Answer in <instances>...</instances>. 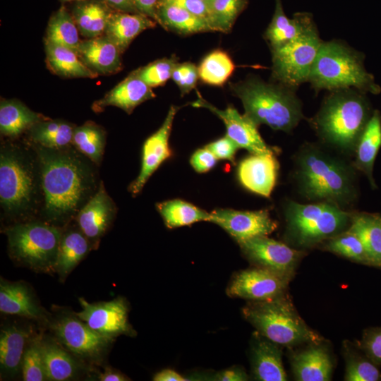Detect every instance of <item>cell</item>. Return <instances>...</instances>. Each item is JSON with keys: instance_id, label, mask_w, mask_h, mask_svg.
<instances>
[{"instance_id": "obj_1", "label": "cell", "mask_w": 381, "mask_h": 381, "mask_svg": "<svg viewBox=\"0 0 381 381\" xmlns=\"http://www.w3.org/2000/svg\"><path fill=\"white\" fill-rule=\"evenodd\" d=\"M34 145L40 167L43 215L50 224L68 222L77 216L99 187L95 164L69 145Z\"/></svg>"}, {"instance_id": "obj_2", "label": "cell", "mask_w": 381, "mask_h": 381, "mask_svg": "<svg viewBox=\"0 0 381 381\" xmlns=\"http://www.w3.org/2000/svg\"><path fill=\"white\" fill-rule=\"evenodd\" d=\"M356 169L321 146L308 144L295 157L294 178L307 200L327 202L344 209L358 196Z\"/></svg>"}, {"instance_id": "obj_3", "label": "cell", "mask_w": 381, "mask_h": 381, "mask_svg": "<svg viewBox=\"0 0 381 381\" xmlns=\"http://www.w3.org/2000/svg\"><path fill=\"white\" fill-rule=\"evenodd\" d=\"M365 95L353 88L331 91L311 121L321 140L339 152L354 155L372 116Z\"/></svg>"}, {"instance_id": "obj_4", "label": "cell", "mask_w": 381, "mask_h": 381, "mask_svg": "<svg viewBox=\"0 0 381 381\" xmlns=\"http://www.w3.org/2000/svg\"><path fill=\"white\" fill-rule=\"evenodd\" d=\"M36 152V151H35ZM43 201L38 157L18 144L2 145L0 152V201L6 216L31 215Z\"/></svg>"}, {"instance_id": "obj_5", "label": "cell", "mask_w": 381, "mask_h": 381, "mask_svg": "<svg viewBox=\"0 0 381 381\" xmlns=\"http://www.w3.org/2000/svg\"><path fill=\"white\" fill-rule=\"evenodd\" d=\"M230 85L243 104L244 115L258 126L265 124L273 130L290 133L304 119L294 90L256 76Z\"/></svg>"}, {"instance_id": "obj_6", "label": "cell", "mask_w": 381, "mask_h": 381, "mask_svg": "<svg viewBox=\"0 0 381 381\" xmlns=\"http://www.w3.org/2000/svg\"><path fill=\"white\" fill-rule=\"evenodd\" d=\"M316 91L353 88L379 94L380 86L363 65L362 54L337 40L322 42L308 81Z\"/></svg>"}, {"instance_id": "obj_7", "label": "cell", "mask_w": 381, "mask_h": 381, "mask_svg": "<svg viewBox=\"0 0 381 381\" xmlns=\"http://www.w3.org/2000/svg\"><path fill=\"white\" fill-rule=\"evenodd\" d=\"M243 314L260 335L279 346L318 344L322 341L300 317L286 293L266 301H250Z\"/></svg>"}, {"instance_id": "obj_8", "label": "cell", "mask_w": 381, "mask_h": 381, "mask_svg": "<svg viewBox=\"0 0 381 381\" xmlns=\"http://www.w3.org/2000/svg\"><path fill=\"white\" fill-rule=\"evenodd\" d=\"M286 236L294 245L310 248L348 229L351 212L327 202L289 201L284 210Z\"/></svg>"}, {"instance_id": "obj_9", "label": "cell", "mask_w": 381, "mask_h": 381, "mask_svg": "<svg viewBox=\"0 0 381 381\" xmlns=\"http://www.w3.org/2000/svg\"><path fill=\"white\" fill-rule=\"evenodd\" d=\"M11 257L35 272H56L55 265L63 231L52 224L28 222L6 229Z\"/></svg>"}, {"instance_id": "obj_10", "label": "cell", "mask_w": 381, "mask_h": 381, "mask_svg": "<svg viewBox=\"0 0 381 381\" xmlns=\"http://www.w3.org/2000/svg\"><path fill=\"white\" fill-rule=\"evenodd\" d=\"M322 42L315 24L298 38L271 49L274 82L294 90L308 82Z\"/></svg>"}, {"instance_id": "obj_11", "label": "cell", "mask_w": 381, "mask_h": 381, "mask_svg": "<svg viewBox=\"0 0 381 381\" xmlns=\"http://www.w3.org/2000/svg\"><path fill=\"white\" fill-rule=\"evenodd\" d=\"M52 329L59 341L78 358L98 361L112 339L101 335L75 315H65L54 320Z\"/></svg>"}, {"instance_id": "obj_12", "label": "cell", "mask_w": 381, "mask_h": 381, "mask_svg": "<svg viewBox=\"0 0 381 381\" xmlns=\"http://www.w3.org/2000/svg\"><path fill=\"white\" fill-rule=\"evenodd\" d=\"M238 243L246 257L258 267L290 280L303 255L301 251L267 236L251 238Z\"/></svg>"}, {"instance_id": "obj_13", "label": "cell", "mask_w": 381, "mask_h": 381, "mask_svg": "<svg viewBox=\"0 0 381 381\" xmlns=\"http://www.w3.org/2000/svg\"><path fill=\"white\" fill-rule=\"evenodd\" d=\"M78 300L81 310L75 315L94 331L112 340L119 335L135 334L128 322V305L123 298L97 303H89L83 298Z\"/></svg>"}, {"instance_id": "obj_14", "label": "cell", "mask_w": 381, "mask_h": 381, "mask_svg": "<svg viewBox=\"0 0 381 381\" xmlns=\"http://www.w3.org/2000/svg\"><path fill=\"white\" fill-rule=\"evenodd\" d=\"M197 93L198 99L191 105L207 109L217 115L226 126V135L233 140L239 148H244L251 154L276 155L278 152L277 149L265 143L258 130V126L244 114H239L232 105H229L224 110L219 109L206 101L199 92Z\"/></svg>"}, {"instance_id": "obj_15", "label": "cell", "mask_w": 381, "mask_h": 381, "mask_svg": "<svg viewBox=\"0 0 381 381\" xmlns=\"http://www.w3.org/2000/svg\"><path fill=\"white\" fill-rule=\"evenodd\" d=\"M290 279L265 268L256 267L237 273L229 284V296L250 301L269 300L286 293Z\"/></svg>"}, {"instance_id": "obj_16", "label": "cell", "mask_w": 381, "mask_h": 381, "mask_svg": "<svg viewBox=\"0 0 381 381\" xmlns=\"http://www.w3.org/2000/svg\"><path fill=\"white\" fill-rule=\"evenodd\" d=\"M210 214V222L222 227L237 243L268 236L277 228V222L265 209L255 211L216 209Z\"/></svg>"}, {"instance_id": "obj_17", "label": "cell", "mask_w": 381, "mask_h": 381, "mask_svg": "<svg viewBox=\"0 0 381 381\" xmlns=\"http://www.w3.org/2000/svg\"><path fill=\"white\" fill-rule=\"evenodd\" d=\"M179 109V107L171 105L162 125L145 140L142 148L140 171L128 186V191L133 196L141 192L152 174L172 155L169 140L174 119Z\"/></svg>"}, {"instance_id": "obj_18", "label": "cell", "mask_w": 381, "mask_h": 381, "mask_svg": "<svg viewBox=\"0 0 381 381\" xmlns=\"http://www.w3.org/2000/svg\"><path fill=\"white\" fill-rule=\"evenodd\" d=\"M116 212V205L100 181L95 193L77 214L79 229L91 245L97 244L111 225Z\"/></svg>"}, {"instance_id": "obj_19", "label": "cell", "mask_w": 381, "mask_h": 381, "mask_svg": "<svg viewBox=\"0 0 381 381\" xmlns=\"http://www.w3.org/2000/svg\"><path fill=\"white\" fill-rule=\"evenodd\" d=\"M278 169L275 155L251 154L238 164L237 176L246 189L268 198L275 186Z\"/></svg>"}, {"instance_id": "obj_20", "label": "cell", "mask_w": 381, "mask_h": 381, "mask_svg": "<svg viewBox=\"0 0 381 381\" xmlns=\"http://www.w3.org/2000/svg\"><path fill=\"white\" fill-rule=\"evenodd\" d=\"M155 97L156 95L152 88L138 77L133 71L103 97L94 102L92 109L99 113L106 107L113 106L130 114L136 107Z\"/></svg>"}, {"instance_id": "obj_21", "label": "cell", "mask_w": 381, "mask_h": 381, "mask_svg": "<svg viewBox=\"0 0 381 381\" xmlns=\"http://www.w3.org/2000/svg\"><path fill=\"white\" fill-rule=\"evenodd\" d=\"M77 54L83 63L98 76L116 73L123 67L122 54L105 35L81 40Z\"/></svg>"}, {"instance_id": "obj_22", "label": "cell", "mask_w": 381, "mask_h": 381, "mask_svg": "<svg viewBox=\"0 0 381 381\" xmlns=\"http://www.w3.org/2000/svg\"><path fill=\"white\" fill-rule=\"evenodd\" d=\"M314 25L312 16L308 13H297L292 18H288L282 0H275L274 13L264 36L270 49H274L298 38Z\"/></svg>"}, {"instance_id": "obj_23", "label": "cell", "mask_w": 381, "mask_h": 381, "mask_svg": "<svg viewBox=\"0 0 381 381\" xmlns=\"http://www.w3.org/2000/svg\"><path fill=\"white\" fill-rule=\"evenodd\" d=\"M291 364L294 377L298 381H328L331 380L333 364L327 350L321 344L291 356Z\"/></svg>"}, {"instance_id": "obj_24", "label": "cell", "mask_w": 381, "mask_h": 381, "mask_svg": "<svg viewBox=\"0 0 381 381\" xmlns=\"http://www.w3.org/2000/svg\"><path fill=\"white\" fill-rule=\"evenodd\" d=\"M157 23L142 13L114 11L104 34L123 54L142 32L156 27Z\"/></svg>"}, {"instance_id": "obj_25", "label": "cell", "mask_w": 381, "mask_h": 381, "mask_svg": "<svg viewBox=\"0 0 381 381\" xmlns=\"http://www.w3.org/2000/svg\"><path fill=\"white\" fill-rule=\"evenodd\" d=\"M380 147L381 114L378 110H375L358 140L353 163L356 169L367 177L372 188H377L373 177V167Z\"/></svg>"}, {"instance_id": "obj_26", "label": "cell", "mask_w": 381, "mask_h": 381, "mask_svg": "<svg viewBox=\"0 0 381 381\" xmlns=\"http://www.w3.org/2000/svg\"><path fill=\"white\" fill-rule=\"evenodd\" d=\"M0 310L3 313L16 315L32 320H42L44 312L26 285L1 279Z\"/></svg>"}, {"instance_id": "obj_27", "label": "cell", "mask_w": 381, "mask_h": 381, "mask_svg": "<svg viewBox=\"0 0 381 381\" xmlns=\"http://www.w3.org/2000/svg\"><path fill=\"white\" fill-rule=\"evenodd\" d=\"M114 11L102 0H81L73 2L70 12L79 33L90 39L104 34Z\"/></svg>"}, {"instance_id": "obj_28", "label": "cell", "mask_w": 381, "mask_h": 381, "mask_svg": "<svg viewBox=\"0 0 381 381\" xmlns=\"http://www.w3.org/2000/svg\"><path fill=\"white\" fill-rule=\"evenodd\" d=\"M279 346L267 339H257L252 351V370L255 380L260 381L287 380L282 363V352Z\"/></svg>"}, {"instance_id": "obj_29", "label": "cell", "mask_w": 381, "mask_h": 381, "mask_svg": "<svg viewBox=\"0 0 381 381\" xmlns=\"http://www.w3.org/2000/svg\"><path fill=\"white\" fill-rule=\"evenodd\" d=\"M348 230L362 241L368 255L370 265L380 267L381 264V213L351 212Z\"/></svg>"}, {"instance_id": "obj_30", "label": "cell", "mask_w": 381, "mask_h": 381, "mask_svg": "<svg viewBox=\"0 0 381 381\" xmlns=\"http://www.w3.org/2000/svg\"><path fill=\"white\" fill-rule=\"evenodd\" d=\"M47 119L18 99H1L0 131L4 136L11 138L18 137L36 123Z\"/></svg>"}, {"instance_id": "obj_31", "label": "cell", "mask_w": 381, "mask_h": 381, "mask_svg": "<svg viewBox=\"0 0 381 381\" xmlns=\"http://www.w3.org/2000/svg\"><path fill=\"white\" fill-rule=\"evenodd\" d=\"M46 64L54 74L65 78H95L98 75L90 70L78 54L67 47L44 42Z\"/></svg>"}, {"instance_id": "obj_32", "label": "cell", "mask_w": 381, "mask_h": 381, "mask_svg": "<svg viewBox=\"0 0 381 381\" xmlns=\"http://www.w3.org/2000/svg\"><path fill=\"white\" fill-rule=\"evenodd\" d=\"M156 13L157 23L168 31L181 35L212 32L205 21L174 4L158 1Z\"/></svg>"}, {"instance_id": "obj_33", "label": "cell", "mask_w": 381, "mask_h": 381, "mask_svg": "<svg viewBox=\"0 0 381 381\" xmlns=\"http://www.w3.org/2000/svg\"><path fill=\"white\" fill-rule=\"evenodd\" d=\"M91 247V243L80 229L63 232L55 265V270L61 279L66 278L87 255Z\"/></svg>"}, {"instance_id": "obj_34", "label": "cell", "mask_w": 381, "mask_h": 381, "mask_svg": "<svg viewBox=\"0 0 381 381\" xmlns=\"http://www.w3.org/2000/svg\"><path fill=\"white\" fill-rule=\"evenodd\" d=\"M28 332L16 326L1 329L0 334V366L1 372L14 375L21 368Z\"/></svg>"}, {"instance_id": "obj_35", "label": "cell", "mask_w": 381, "mask_h": 381, "mask_svg": "<svg viewBox=\"0 0 381 381\" xmlns=\"http://www.w3.org/2000/svg\"><path fill=\"white\" fill-rule=\"evenodd\" d=\"M75 126L64 120L47 119L34 124L27 132L35 145L47 148H61L72 143Z\"/></svg>"}, {"instance_id": "obj_36", "label": "cell", "mask_w": 381, "mask_h": 381, "mask_svg": "<svg viewBox=\"0 0 381 381\" xmlns=\"http://www.w3.org/2000/svg\"><path fill=\"white\" fill-rule=\"evenodd\" d=\"M78 33L70 11L62 4L49 19L44 42L67 47L77 53L81 42Z\"/></svg>"}, {"instance_id": "obj_37", "label": "cell", "mask_w": 381, "mask_h": 381, "mask_svg": "<svg viewBox=\"0 0 381 381\" xmlns=\"http://www.w3.org/2000/svg\"><path fill=\"white\" fill-rule=\"evenodd\" d=\"M42 349L47 380L64 381L77 375V362L58 344L42 339Z\"/></svg>"}, {"instance_id": "obj_38", "label": "cell", "mask_w": 381, "mask_h": 381, "mask_svg": "<svg viewBox=\"0 0 381 381\" xmlns=\"http://www.w3.org/2000/svg\"><path fill=\"white\" fill-rule=\"evenodd\" d=\"M156 208L169 229L211 220L210 212L181 199L169 200L157 203Z\"/></svg>"}, {"instance_id": "obj_39", "label": "cell", "mask_w": 381, "mask_h": 381, "mask_svg": "<svg viewBox=\"0 0 381 381\" xmlns=\"http://www.w3.org/2000/svg\"><path fill=\"white\" fill-rule=\"evenodd\" d=\"M106 136V131L102 126L88 121L75 127L72 144L93 163L99 165L104 154Z\"/></svg>"}, {"instance_id": "obj_40", "label": "cell", "mask_w": 381, "mask_h": 381, "mask_svg": "<svg viewBox=\"0 0 381 381\" xmlns=\"http://www.w3.org/2000/svg\"><path fill=\"white\" fill-rule=\"evenodd\" d=\"M235 65L230 56L221 49L209 53L198 66L199 78L205 84L222 86L232 75Z\"/></svg>"}, {"instance_id": "obj_41", "label": "cell", "mask_w": 381, "mask_h": 381, "mask_svg": "<svg viewBox=\"0 0 381 381\" xmlns=\"http://www.w3.org/2000/svg\"><path fill=\"white\" fill-rule=\"evenodd\" d=\"M248 2V0H212L209 8L212 31L229 32Z\"/></svg>"}, {"instance_id": "obj_42", "label": "cell", "mask_w": 381, "mask_h": 381, "mask_svg": "<svg viewBox=\"0 0 381 381\" xmlns=\"http://www.w3.org/2000/svg\"><path fill=\"white\" fill-rule=\"evenodd\" d=\"M323 248L354 262L370 265L368 255L362 241L348 229L325 241Z\"/></svg>"}, {"instance_id": "obj_43", "label": "cell", "mask_w": 381, "mask_h": 381, "mask_svg": "<svg viewBox=\"0 0 381 381\" xmlns=\"http://www.w3.org/2000/svg\"><path fill=\"white\" fill-rule=\"evenodd\" d=\"M346 381H379L381 373L378 365L374 363L366 355L347 349L345 353Z\"/></svg>"}, {"instance_id": "obj_44", "label": "cell", "mask_w": 381, "mask_h": 381, "mask_svg": "<svg viewBox=\"0 0 381 381\" xmlns=\"http://www.w3.org/2000/svg\"><path fill=\"white\" fill-rule=\"evenodd\" d=\"M178 64V58L174 54L169 58L155 60L134 72L150 87L153 88L164 85L171 78L174 69Z\"/></svg>"}, {"instance_id": "obj_45", "label": "cell", "mask_w": 381, "mask_h": 381, "mask_svg": "<svg viewBox=\"0 0 381 381\" xmlns=\"http://www.w3.org/2000/svg\"><path fill=\"white\" fill-rule=\"evenodd\" d=\"M42 337L37 336L25 349L21 365L23 379L25 381L47 380L42 349Z\"/></svg>"}, {"instance_id": "obj_46", "label": "cell", "mask_w": 381, "mask_h": 381, "mask_svg": "<svg viewBox=\"0 0 381 381\" xmlns=\"http://www.w3.org/2000/svg\"><path fill=\"white\" fill-rule=\"evenodd\" d=\"M171 78L183 96L195 87L199 78L198 67L191 62L179 63L174 69Z\"/></svg>"}, {"instance_id": "obj_47", "label": "cell", "mask_w": 381, "mask_h": 381, "mask_svg": "<svg viewBox=\"0 0 381 381\" xmlns=\"http://www.w3.org/2000/svg\"><path fill=\"white\" fill-rule=\"evenodd\" d=\"M358 346L374 363L381 365V327L365 329Z\"/></svg>"}, {"instance_id": "obj_48", "label": "cell", "mask_w": 381, "mask_h": 381, "mask_svg": "<svg viewBox=\"0 0 381 381\" xmlns=\"http://www.w3.org/2000/svg\"><path fill=\"white\" fill-rule=\"evenodd\" d=\"M206 147L218 159L228 160L231 163H234L236 153L239 148L237 144L226 135L211 142Z\"/></svg>"}, {"instance_id": "obj_49", "label": "cell", "mask_w": 381, "mask_h": 381, "mask_svg": "<svg viewBox=\"0 0 381 381\" xmlns=\"http://www.w3.org/2000/svg\"><path fill=\"white\" fill-rule=\"evenodd\" d=\"M217 158L206 146L197 150L190 159V163L198 173H205L214 167Z\"/></svg>"}, {"instance_id": "obj_50", "label": "cell", "mask_w": 381, "mask_h": 381, "mask_svg": "<svg viewBox=\"0 0 381 381\" xmlns=\"http://www.w3.org/2000/svg\"><path fill=\"white\" fill-rule=\"evenodd\" d=\"M159 1L174 4L188 11L203 20L209 25L210 11L207 5L202 0H158ZM210 26V25H209Z\"/></svg>"}, {"instance_id": "obj_51", "label": "cell", "mask_w": 381, "mask_h": 381, "mask_svg": "<svg viewBox=\"0 0 381 381\" xmlns=\"http://www.w3.org/2000/svg\"><path fill=\"white\" fill-rule=\"evenodd\" d=\"M213 380L219 381H245L248 380V377L241 368L231 367L217 373Z\"/></svg>"}, {"instance_id": "obj_52", "label": "cell", "mask_w": 381, "mask_h": 381, "mask_svg": "<svg viewBox=\"0 0 381 381\" xmlns=\"http://www.w3.org/2000/svg\"><path fill=\"white\" fill-rule=\"evenodd\" d=\"M158 0H133L138 13L152 18L157 23L156 6ZM158 24V23H157Z\"/></svg>"}, {"instance_id": "obj_53", "label": "cell", "mask_w": 381, "mask_h": 381, "mask_svg": "<svg viewBox=\"0 0 381 381\" xmlns=\"http://www.w3.org/2000/svg\"><path fill=\"white\" fill-rule=\"evenodd\" d=\"M113 10L121 12L140 13L137 11L133 0H102Z\"/></svg>"}, {"instance_id": "obj_54", "label": "cell", "mask_w": 381, "mask_h": 381, "mask_svg": "<svg viewBox=\"0 0 381 381\" xmlns=\"http://www.w3.org/2000/svg\"><path fill=\"white\" fill-rule=\"evenodd\" d=\"M155 381H185L186 379L171 369H164L153 377Z\"/></svg>"}, {"instance_id": "obj_55", "label": "cell", "mask_w": 381, "mask_h": 381, "mask_svg": "<svg viewBox=\"0 0 381 381\" xmlns=\"http://www.w3.org/2000/svg\"><path fill=\"white\" fill-rule=\"evenodd\" d=\"M100 381H126L129 379L121 373L110 367H106L104 370L98 376Z\"/></svg>"}, {"instance_id": "obj_56", "label": "cell", "mask_w": 381, "mask_h": 381, "mask_svg": "<svg viewBox=\"0 0 381 381\" xmlns=\"http://www.w3.org/2000/svg\"><path fill=\"white\" fill-rule=\"evenodd\" d=\"M59 1H61V3H62V4H64L66 3H73V2L78 1L81 0H59Z\"/></svg>"}, {"instance_id": "obj_57", "label": "cell", "mask_w": 381, "mask_h": 381, "mask_svg": "<svg viewBox=\"0 0 381 381\" xmlns=\"http://www.w3.org/2000/svg\"><path fill=\"white\" fill-rule=\"evenodd\" d=\"M208 6V8H210V6L212 4V0H202Z\"/></svg>"}, {"instance_id": "obj_58", "label": "cell", "mask_w": 381, "mask_h": 381, "mask_svg": "<svg viewBox=\"0 0 381 381\" xmlns=\"http://www.w3.org/2000/svg\"><path fill=\"white\" fill-rule=\"evenodd\" d=\"M380 267H381V264H380Z\"/></svg>"}]
</instances>
